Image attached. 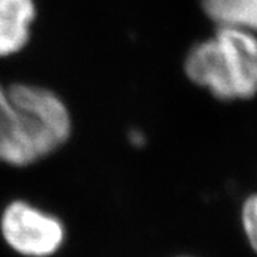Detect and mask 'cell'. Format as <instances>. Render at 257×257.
Masks as SVG:
<instances>
[{"label": "cell", "mask_w": 257, "mask_h": 257, "mask_svg": "<svg viewBox=\"0 0 257 257\" xmlns=\"http://www.w3.org/2000/svg\"><path fill=\"white\" fill-rule=\"evenodd\" d=\"M203 10L217 28H234L257 35V0H202Z\"/></svg>", "instance_id": "cell-6"}, {"label": "cell", "mask_w": 257, "mask_h": 257, "mask_svg": "<svg viewBox=\"0 0 257 257\" xmlns=\"http://www.w3.org/2000/svg\"><path fill=\"white\" fill-rule=\"evenodd\" d=\"M189 79L220 100L250 99L257 93V35L217 28L186 57Z\"/></svg>", "instance_id": "cell-1"}, {"label": "cell", "mask_w": 257, "mask_h": 257, "mask_svg": "<svg viewBox=\"0 0 257 257\" xmlns=\"http://www.w3.org/2000/svg\"><path fill=\"white\" fill-rule=\"evenodd\" d=\"M130 139H132V142L135 143V145H142V140H143V136L139 133V132H133L132 135H130Z\"/></svg>", "instance_id": "cell-8"}, {"label": "cell", "mask_w": 257, "mask_h": 257, "mask_svg": "<svg viewBox=\"0 0 257 257\" xmlns=\"http://www.w3.org/2000/svg\"><path fill=\"white\" fill-rule=\"evenodd\" d=\"M37 159L52 155L70 136V116L64 103L43 87L15 84L8 90Z\"/></svg>", "instance_id": "cell-2"}, {"label": "cell", "mask_w": 257, "mask_h": 257, "mask_svg": "<svg viewBox=\"0 0 257 257\" xmlns=\"http://www.w3.org/2000/svg\"><path fill=\"white\" fill-rule=\"evenodd\" d=\"M0 162L12 166L36 163L18 107L10 100L8 90L0 86Z\"/></svg>", "instance_id": "cell-4"}, {"label": "cell", "mask_w": 257, "mask_h": 257, "mask_svg": "<svg viewBox=\"0 0 257 257\" xmlns=\"http://www.w3.org/2000/svg\"><path fill=\"white\" fill-rule=\"evenodd\" d=\"M241 227L248 244L257 253V194H251L241 206Z\"/></svg>", "instance_id": "cell-7"}, {"label": "cell", "mask_w": 257, "mask_h": 257, "mask_svg": "<svg viewBox=\"0 0 257 257\" xmlns=\"http://www.w3.org/2000/svg\"><path fill=\"white\" fill-rule=\"evenodd\" d=\"M0 233L13 251L25 257H50L66 240L59 217L25 200L9 203L0 217Z\"/></svg>", "instance_id": "cell-3"}, {"label": "cell", "mask_w": 257, "mask_h": 257, "mask_svg": "<svg viewBox=\"0 0 257 257\" xmlns=\"http://www.w3.org/2000/svg\"><path fill=\"white\" fill-rule=\"evenodd\" d=\"M36 16L33 0H0V57L26 46Z\"/></svg>", "instance_id": "cell-5"}]
</instances>
